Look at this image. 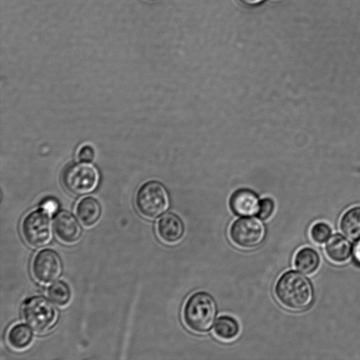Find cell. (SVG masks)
Instances as JSON below:
<instances>
[{
	"instance_id": "cell-15",
	"label": "cell",
	"mask_w": 360,
	"mask_h": 360,
	"mask_svg": "<svg viewBox=\"0 0 360 360\" xmlns=\"http://www.w3.org/2000/svg\"><path fill=\"white\" fill-rule=\"evenodd\" d=\"M32 332L23 323H16L8 330L6 340L14 349L21 350L27 348L32 342Z\"/></svg>"
},
{
	"instance_id": "cell-4",
	"label": "cell",
	"mask_w": 360,
	"mask_h": 360,
	"mask_svg": "<svg viewBox=\"0 0 360 360\" xmlns=\"http://www.w3.org/2000/svg\"><path fill=\"white\" fill-rule=\"evenodd\" d=\"M136 206L139 213L148 219H155L168 208L167 190L160 183L151 181L142 185L136 195Z\"/></svg>"
},
{
	"instance_id": "cell-19",
	"label": "cell",
	"mask_w": 360,
	"mask_h": 360,
	"mask_svg": "<svg viewBox=\"0 0 360 360\" xmlns=\"http://www.w3.org/2000/svg\"><path fill=\"white\" fill-rule=\"evenodd\" d=\"M331 231V229L328 224L319 221L314 224L311 227L310 236L314 243L322 244L330 238Z\"/></svg>"
},
{
	"instance_id": "cell-14",
	"label": "cell",
	"mask_w": 360,
	"mask_h": 360,
	"mask_svg": "<svg viewBox=\"0 0 360 360\" xmlns=\"http://www.w3.org/2000/svg\"><path fill=\"white\" fill-rule=\"evenodd\" d=\"M320 257L313 248L305 247L300 249L294 257L295 268L304 274H311L319 268Z\"/></svg>"
},
{
	"instance_id": "cell-9",
	"label": "cell",
	"mask_w": 360,
	"mask_h": 360,
	"mask_svg": "<svg viewBox=\"0 0 360 360\" xmlns=\"http://www.w3.org/2000/svg\"><path fill=\"white\" fill-rule=\"evenodd\" d=\"M53 229L56 237L62 243L72 244L80 238L82 228L73 214L60 211L53 219Z\"/></svg>"
},
{
	"instance_id": "cell-1",
	"label": "cell",
	"mask_w": 360,
	"mask_h": 360,
	"mask_svg": "<svg viewBox=\"0 0 360 360\" xmlns=\"http://www.w3.org/2000/svg\"><path fill=\"white\" fill-rule=\"evenodd\" d=\"M275 295L278 302L285 308L302 311L311 304L314 288L307 277L290 270L283 274L276 281Z\"/></svg>"
},
{
	"instance_id": "cell-11",
	"label": "cell",
	"mask_w": 360,
	"mask_h": 360,
	"mask_svg": "<svg viewBox=\"0 0 360 360\" xmlns=\"http://www.w3.org/2000/svg\"><path fill=\"white\" fill-rule=\"evenodd\" d=\"M259 202L255 193L250 190L242 189L233 194L230 200V206L235 214L250 217L257 214Z\"/></svg>"
},
{
	"instance_id": "cell-10",
	"label": "cell",
	"mask_w": 360,
	"mask_h": 360,
	"mask_svg": "<svg viewBox=\"0 0 360 360\" xmlns=\"http://www.w3.org/2000/svg\"><path fill=\"white\" fill-rule=\"evenodd\" d=\"M157 233L163 242L174 244L182 238L184 225L178 215L172 212L167 213L158 220Z\"/></svg>"
},
{
	"instance_id": "cell-13",
	"label": "cell",
	"mask_w": 360,
	"mask_h": 360,
	"mask_svg": "<svg viewBox=\"0 0 360 360\" xmlns=\"http://www.w3.org/2000/svg\"><path fill=\"white\" fill-rule=\"evenodd\" d=\"M76 214L80 222L85 226H94L101 214V207L94 198L87 196L82 198L77 204Z\"/></svg>"
},
{
	"instance_id": "cell-8",
	"label": "cell",
	"mask_w": 360,
	"mask_h": 360,
	"mask_svg": "<svg viewBox=\"0 0 360 360\" xmlns=\"http://www.w3.org/2000/svg\"><path fill=\"white\" fill-rule=\"evenodd\" d=\"M31 269L33 277L39 283L45 284L51 283L61 273L60 257L53 249H42L34 255Z\"/></svg>"
},
{
	"instance_id": "cell-16",
	"label": "cell",
	"mask_w": 360,
	"mask_h": 360,
	"mask_svg": "<svg viewBox=\"0 0 360 360\" xmlns=\"http://www.w3.org/2000/svg\"><path fill=\"white\" fill-rule=\"evenodd\" d=\"M342 232L352 240L360 238V206L347 210L340 221Z\"/></svg>"
},
{
	"instance_id": "cell-24",
	"label": "cell",
	"mask_w": 360,
	"mask_h": 360,
	"mask_svg": "<svg viewBox=\"0 0 360 360\" xmlns=\"http://www.w3.org/2000/svg\"><path fill=\"white\" fill-rule=\"evenodd\" d=\"M240 2L247 6H256L261 4L264 0H239Z\"/></svg>"
},
{
	"instance_id": "cell-20",
	"label": "cell",
	"mask_w": 360,
	"mask_h": 360,
	"mask_svg": "<svg viewBox=\"0 0 360 360\" xmlns=\"http://www.w3.org/2000/svg\"><path fill=\"white\" fill-rule=\"evenodd\" d=\"M274 210V203L270 198L263 199L259 202V211L257 216L260 219L266 220L269 219Z\"/></svg>"
},
{
	"instance_id": "cell-23",
	"label": "cell",
	"mask_w": 360,
	"mask_h": 360,
	"mask_svg": "<svg viewBox=\"0 0 360 360\" xmlns=\"http://www.w3.org/2000/svg\"><path fill=\"white\" fill-rule=\"evenodd\" d=\"M42 207L51 214L57 210L58 204L56 200L48 199L43 203Z\"/></svg>"
},
{
	"instance_id": "cell-6",
	"label": "cell",
	"mask_w": 360,
	"mask_h": 360,
	"mask_svg": "<svg viewBox=\"0 0 360 360\" xmlns=\"http://www.w3.org/2000/svg\"><path fill=\"white\" fill-rule=\"evenodd\" d=\"M97 169L88 162L69 165L63 172L62 181L70 192L83 195L94 191L98 183Z\"/></svg>"
},
{
	"instance_id": "cell-5",
	"label": "cell",
	"mask_w": 360,
	"mask_h": 360,
	"mask_svg": "<svg viewBox=\"0 0 360 360\" xmlns=\"http://www.w3.org/2000/svg\"><path fill=\"white\" fill-rule=\"evenodd\" d=\"M21 233L25 242L32 248H41L52 236L50 213L42 207L27 214L21 222Z\"/></svg>"
},
{
	"instance_id": "cell-21",
	"label": "cell",
	"mask_w": 360,
	"mask_h": 360,
	"mask_svg": "<svg viewBox=\"0 0 360 360\" xmlns=\"http://www.w3.org/2000/svg\"><path fill=\"white\" fill-rule=\"evenodd\" d=\"M95 156V151L93 147L90 145L82 146L77 154V158L80 162H91Z\"/></svg>"
},
{
	"instance_id": "cell-3",
	"label": "cell",
	"mask_w": 360,
	"mask_h": 360,
	"mask_svg": "<svg viewBox=\"0 0 360 360\" xmlns=\"http://www.w3.org/2000/svg\"><path fill=\"white\" fill-rule=\"evenodd\" d=\"M24 321L34 331L43 333L49 330L57 320L53 304L43 296H33L25 301L22 307Z\"/></svg>"
},
{
	"instance_id": "cell-2",
	"label": "cell",
	"mask_w": 360,
	"mask_h": 360,
	"mask_svg": "<svg viewBox=\"0 0 360 360\" xmlns=\"http://www.w3.org/2000/svg\"><path fill=\"white\" fill-rule=\"evenodd\" d=\"M217 313L215 300L206 292L191 295L186 302L183 317L187 327L198 333L208 332L216 319Z\"/></svg>"
},
{
	"instance_id": "cell-7",
	"label": "cell",
	"mask_w": 360,
	"mask_h": 360,
	"mask_svg": "<svg viewBox=\"0 0 360 360\" xmlns=\"http://www.w3.org/2000/svg\"><path fill=\"white\" fill-rule=\"evenodd\" d=\"M231 241L238 247L252 249L265 237V227L259 218L243 217L234 221L229 229Z\"/></svg>"
},
{
	"instance_id": "cell-18",
	"label": "cell",
	"mask_w": 360,
	"mask_h": 360,
	"mask_svg": "<svg viewBox=\"0 0 360 360\" xmlns=\"http://www.w3.org/2000/svg\"><path fill=\"white\" fill-rule=\"evenodd\" d=\"M48 296L54 304L63 307L70 301L71 290L67 283L58 280L49 287Z\"/></svg>"
},
{
	"instance_id": "cell-12",
	"label": "cell",
	"mask_w": 360,
	"mask_h": 360,
	"mask_svg": "<svg viewBox=\"0 0 360 360\" xmlns=\"http://www.w3.org/2000/svg\"><path fill=\"white\" fill-rule=\"evenodd\" d=\"M325 252L328 258L332 262L337 264L344 263L352 255V243L345 236L336 233L328 239Z\"/></svg>"
},
{
	"instance_id": "cell-22",
	"label": "cell",
	"mask_w": 360,
	"mask_h": 360,
	"mask_svg": "<svg viewBox=\"0 0 360 360\" xmlns=\"http://www.w3.org/2000/svg\"><path fill=\"white\" fill-rule=\"evenodd\" d=\"M352 255L354 262L357 266L360 267V238L354 243Z\"/></svg>"
},
{
	"instance_id": "cell-17",
	"label": "cell",
	"mask_w": 360,
	"mask_h": 360,
	"mask_svg": "<svg viewBox=\"0 0 360 360\" xmlns=\"http://www.w3.org/2000/svg\"><path fill=\"white\" fill-rule=\"evenodd\" d=\"M240 330L238 321L227 315L219 316L214 326V332L220 340L230 341L234 340Z\"/></svg>"
}]
</instances>
